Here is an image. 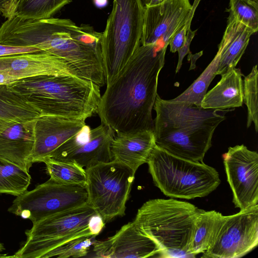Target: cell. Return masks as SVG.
Instances as JSON below:
<instances>
[{
    "mask_svg": "<svg viewBox=\"0 0 258 258\" xmlns=\"http://www.w3.org/2000/svg\"><path fill=\"white\" fill-rule=\"evenodd\" d=\"M31 180L28 171L0 157V194L17 197L27 190Z\"/></svg>",
    "mask_w": 258,
    "mask_h": 258,
    "instance_id": "24",
    "label": "cell"
},
{
    "mask_svg": "<svg viewBox=\"0 0 258 258\" xmlns=\"http://www.w3.org/2000/svg\"><path fill=\"white\" fill-rule=\"evenodd\" d=\"M42 162L45 164L47 172L51 179L64 183L86 185L85 168L77 163L49 158Z\"/></svg>",
    "mask_w": 258,
    "mask_h": 258,
    "instance_id": "26",
    "label": "cell"
},
{
    "mask_svg": "<svg viewBox=\"0 0 258 258\" xmlns=\"http://www.w3.org/2000/svg\"><path fill=\"white\" fill-rule=\"evenodd\" d=\"M155 185L169 197L194 199L209 195L219 185L218 171L203 162L170 154L156 145L147 162Z\"/></svg>",
    "mask_w": 258,
    "mask_h": 258,
    "instance_id": "6",
    "label": "cell"
},
{
    "mask_svg": "<svg viewBox=\"0 0 258 258\" xmlns=\"http://www.w3.org/2000/svg\"><path fill=\"white\" fill-rule=\"evenodd\" d=\"M102 33L69 19L34 20L16 16L0 27V44L33 47L64 59L84 78L100 87L105 83L101 42Z\"/></svg>",
    "mask_w": 258,
    "mask_h": 258,
    "instance_id": "2",
    "label": "cell"
},
{
    "mask_svg": "<svg viewBox=\"0 0 258 258\" xmlns=\"http://www.w3.org/2000/svg\"><path fill=\"white\" fill-rule=\"evenodd\" d=\"M144 13L141 0H113L101 42L106 85L114 80L141 45Z\"/></svg>",
    "mask_w": 258,
    "mask_h": 258,
    "instance_id": "7",
    "label": "cell"
},
{
    "mask_svg": "<svg viewBox=\"0 0 258 258\" xmlns=\"http://www.w3.org/2000/svg\"><path fill=\"white\" fill-rule=\"evenodd\" d=\"M86 126L85 120L82 119L49 115L36 117L32 163L42 162L65 142L81 133Z\"/></svg>",
    "mask_w": 258,
    "mask_h": 258,
    "instance_id": "15",
    "label": "cell"
},
{
    "mask_svg": "<svg viewBox=\"0 0 258 258\" xmlns=\"http://www.w3.org/2000/svg\"><path fill=\"white\" fill-rule=\"evenodd\" d=\"M249 1L258 4V0H249Z\"/></svg>",
    "mask_w": 258,
    "mask_h": 258,
    "instance_id": "40",
    "label": "cell"
},
{
    "mask_svg": "<svg viewBox=\"0 0 258 258\" xmlns=\"http://www.w3.org/2000/svg\"><path fill=\"white\" fill-rule=\"evenodd\" d=\"M155 146L153 131L116 135L111 145L112 160L126 165L136 172L141 165L147 163Z\"/></svg>",
    "mask_w": 258,
    "mask_h": 258,
    "instance_id": "19",
    "label": "cell"
},
{
    "mask_svg": "<svg viewBox=\"0 0 258 258\" xmlns=\"http://www.w3.org/2000/svg\"><path fill=\"white\" fill-rule=\"evenodd\" d=\"M114 137L113 131L105 124L101 123L93 129L87 125L48 158L75 163L84 168L109 162L112 160L111 145Z\"/></svg>",
    "mask_w": 258,
    "mask_h": 258,
    "instance_id": "13",
    "label": "cell"
},
{
    "mask_svg": "<svg viewBox=\"0 0 258 258\" xmlns=\"http://www.w3.org/2000/svg\"><path fill=\"white\" fill-rule=\"evenodd\" d=\"M87 203L85 186L61 183L50 178L32 190L16 197L8 211L34 223Z\"/></svg>",
    "mask_w": 258,
    "mask_h": 258,
    "instance_id": "10",
    "label": "cell"
},
{
    "mask_svg": "<svg viewBox=\"0 0 258 258\" xmlns=\"http://www.w3.org/2000/svg\"><path fill=\"white\" fill-rule=\"evenodd\" d=\"M19 0H0V14L8 19L16 16Z\"/></svg>",
    "mask_w": 258,
    "mask_h": 258,
    "instance_id": "33",
    "label": "cell"
},
{
    "mask_svg": "<svg viewBox=\"0 0 258 258\" xmlns=\"http://www.w3.org/2000/svg\"><path fill=\"white\" fill-rule=\"evenodd\" d=\"M219 58V54L217 52L212 61L193 83L181 94L171 100L201 107L208 87L216 76Z\"/></svg>",
    "mask_w": 258,
    "mask_h": 258,
    "instance_id": "25",
    "label": "cell"
},
{
    "mask_svg": "<svg viewBox=\"0 0 258 258\" xmlns=\"http://www.w3.org/2000/svg\"><path fill=\"white\" fill-rule=\"evenodd\" d=\"M225 216L214 210H202L196 219L193 236L188 249V253L192 257L205 252L211 247Z\"/></svg>",
    "mask_w": 258,
    "mask_h": 258,
    "instance_id": "23",
    "label": "cell"
},
{
    "mask_svg": "<svg viewBox=\"0 0 258 258\" xmlns=\"http://www.w3.org/2000/svg\"><path fill=\"white\" fill-rule=\"evenodd\" d=\"M17 80L7 73L0 71V85L9 84Z\"/></svg>",
    "mask_w": 258,
    "mask_h": 258,
    "instance_id": "35",
    "label": "cell"
},
{
    "mask_svg": "<svg viewBox=\"0 0 258 258\" xmlns=\"http://www.w3.org/2000/svg\"><path fill=\"white\" fill-rule=\"evenodd\" d=\"M257 79L258 71L255 65L243 82V102L247 108V127H250L253 122L256 133L258 132Z\"/></svg>",
    "mask_w": 258,
    "mask_h": 258,
    "instance_id": "29",
    "label": "cell"
},
{
    "mask_svg": "<svg viewBox=\"0 0 258 258\" xmlns=\"http://www.w3.org/2000/svg\"><path fill=\"white\" fill-rule=\"evenodd\" d=\"M233 203L240 211L258 205V154L243 145L230 147L223 155Z\"/></svg>",
    "mask_w": 258,
    "mask_h": 258,
    "instance_id": "12",
    "label": "cell"
},
{
    "mask_svg": "<svg viewBox=\"0 0 258 258\" xmlns=\"http://www.w3.org/2000/svg\"><path fill=\"white\" fill-rule=\"evenodd\" d=\"M41 51L33 47L18 46L0 44V57Z\"/></svg>",
    "mask_w": 258,
    "mask_h": 258,
    "instance_id": "31",
    "label": "cell"
},
{
    "mask_svg": "<svg viewBox=\"0 0 258 258\" xmlns=\"http://www.w3.org/2000/svg\"><path fill=\"white\" fill-rule=\"evenodd\" d=\"M164 1V0H150V3L149 4L148 6H151L159 4Z\"/></svg>",
    "mask_w": 258,
    "mask_h": 258,
    "instance_id": "37",
    "label": "cell"
},
{
    "mask_svg": "<svg viewBox=\"0 0 258 258\" xmlns=\"http://www.w3.org/2000/svg\"><path fill=\"white\" fill-rule=\"evenodd\" d=\"M143 6L145 8L148 6L150 0H141Z\"/></svg>",
    "mask_w": 258,
    "mask_h": 258,
    "instance_id": "38",
    "label": "cell"
},
{
    "mask_svg": "<svg viewBox=\"0 0 258 258\" xmlns=\"http://www.w3.org/2000/svg\"><path fill=\"white\" fill-rule=\"evenodd\" d=\"M167 48L141 45L101 96L96 113L116 135L154 131L152 110Z\"/></svg>",
    "mask_w": 258,
    "mask_h": 258,
    "instance_id": "1",
    "label": "cell"
},
{
    "mask_svg": "<svg viewBox=\"0 0 258 258\" xmlns=\"http://www.w3.org/2000/svg\"><path fill=\"white\" fill-rule=\"evenodd\" d=\"M88 204L105 222L124 215L135 172L114 161L85 168Z\"/></svg>",
    "mask_w": 258,
    "mask_h": 258,
    "instance_id": "9",
    "label": "cell"
},
{
    "mask_svg": "<svg viewBox=\"0 0 258 258\" xmlns=\"http://www.w3.org/2000/svg\"><path fill=\"white\" fill-rule=\"evenodd\" d=\"M95 257L143 258L160 254V249L134 222L124 225L105 240H96L93 245Z\"/></svg>",
    "mask_w": 258,
    "mask_h": 258,
    "instance_id": "17",
    "label": "cell"
},
{
    "mask_svg": "<svg viewBox=\"0 0 258 258\" xmlns=\"http://www.w3.org/2000/svg\"><path fill=\"white\" fill-rule=\"evenodd\" d=\"M229 12L238 21L256 32L258 4L249 0H230Z\"/></svg>",
    "mask_w": 258,
    "mask_h": 258,
    "instance_id": "30",
    "label": "cell"
},
{
    "mask_svg": "<svg viewBox=\"0 0 258 258\" xmlns=\"http://www.w3.org/2000/svg\"><path fill=\"white\" fill-rule=\"evenodd\" d=\"M5 249V247L3 245V244L1 243H0V252L2 251Z\"/></svg>",
    "mask_w": 258,
    "mask_h": 258,
    "instance_id": "39",
    "label": "cell"
},
{
    "mask_svg": "<svg viewBox=\"0 0 258 258\" xmlns=\"http://www.w3.org/2000/svg\"><path fill=\"white\" fill-rule=\"evenodd\" d=\"M93 2L97 7L102 8L107 5L108 0H93Z\"/></svg>",
    "mask_w": 258,
    "mask_h": 258,
    "instance_id": "36",
    "label": "cell"
},
{
    "mask_svg": "<svg viewBox=\"0 0 258 258\" xmlns=\"http://www.w3.org/2000/svg\"><path fill=\"white\" fill-rule=\"evenodd\" d=\"M0 71L17 80L43 75H68L84 78L80 72L66 60L44 51L0 57Z\"/></svg>",
    "mask_w": 258,
    "mask_h": 258,
    "instance_id": "16",
    "label": "cell"
},
{
    "mask_svg": "<svg viewBox=\"0 0 258 258\" xmlns=\"http://www.w3.org/2000/svg\"><path fill=\"white\" fill-rule=\"evenodd\" d=\"M96 213L87 203L33 223L32 228L25 231V243L13 257L42 258L47 252L69 240L93 235L89 224Z\"/></svg>",
    "mask_w": 258,
    "mask_h": 258,
    "instance_id": "8",
    "label": "cell"
},
{
    "mask_svg": "<svg viewBox=\"0 0 258 258\" xmlns=\"http://www.w3.org/2000/svg\"><path fill=\"white\" fill-rule=\"evenodd\" d=\"M39 111L11 90L0 85V135L17 123L35 118Z\"/></svg>",
    "mask_w": 258,
    "mask_h": 258,
    "instance_id": "22",
    "label": "cell"
},
{
    "mask_svg": "<svg viewBox=\"0 0 258 258\" xmlns=\"http://www.w3.org/2000/svg\"><path fill=\"white\" fill-rule=\"evenodd\" d=\"M153 109L156 145L175 157L203 162L216 128L233 109H206L164 100L157 94Z\"/></svg>",
    "mask_w": 258,
    "mask_h": 258,
    "instance_id": "3",
    "label": "cell"
},
{
    "mask_svg": "<svg viewBox=\"0 0 258 258\" xmlns=\"http://www.w3.org/2000/svg\"><path fill=\"white\" fill-rule=\"evenodd\" d=\"M41 115L86 120L96 113L100 86L81 77L43 75L7 84Z\"/></svg>",
    "mask_w": 258,
    "mask_h": 258,
    "instance_id": "4",
    "label": "cell"
},
{
    "mask_svg": "<svg viewBox=\"0 0 258 258\" xmlns=\"http://www.w3.org/2000/svg\"><path fill=\"white\" fill-rule=\"evenodd\" d=\"M93 235H84L69 240L45 253L42 258L79 257L86 255L96 241Z\"/></svg>",
    "mask_w": 258,
    "mask_h": 258,
    "instance_id": "28",
    "label": "cell"
},
{
    "mask_svg": "<svg viewBox=\"0 0 258 258\" xmlns=\"http://www.w3.org/2000/svg\"><path fill=\"white\" fill-rule=\"evenodd\" d=\"M258 244V205L226 216L211 247L202 257L238 258Z\"/></svg>",
    "mask_w": 258,
    "mask_h": 258,
    "instance_id": "11",
    "label": "cell"
},
{
    "mask_svg": "<svg viewBox=\"0 0 258 258\" xmlns=\"http://www.w3.org/2000/svg\"><path fill=\"white\" fill-rule=\"evenodd\" d=\"M35 119L16 124L0 135V157L28 172L33 164Z\"/></svg>",
    "mask_w": 258,
    "mask_h": 258,
    "instance_id": "18",
    "label": "cell"
},
{
    "mask_svg": "<svg viewBox=\"0 0 258 258\" xmlns=\"http://www.w3.org/2000/svg\"><path fill=\"white\" fill-rule=\"evenodd\" d=\"M202 210L186 202L152 199L138 209L133 222L157 243L160 257H192L188 249Z\"/></svg>",
    "mask_w": 258,
    "mask_h": 258,
    "instance_id": "5",
    "label": "cell"
},
{
    "mask_svg": "<svg viewBox=\"0 0 258 258\" xmlns=\"http://www.w3.org/2000/svg\"><path fill=\"white\" fill-rule=\"evenodd\" d=\"M197 30L192 31L190 28L186 33V38L183 45L177 51L178 53V60L175 70V73H177L181 67L184 57L190 53L189 46L192 39L195 35Z\"/></svg>",
    "mask_w": 258,
    "mask_h": 258,
    "instance_id": "32",
    "label": "cell"
},
{
    "mask_svg": "<svg viewBox=\"0 0 258 258\" xmlns=\"http://www.w3.org/2000/svg\"><path fill=\"white\" fill-rule=\"evenodd\" d=\"M254 33L229 14L227 27L218 46L220 58L216 75H221L235 68Z\"/></svg>",
    "mask_w": 258,
    "mask_h": 258,
    "instance_id": "20",
    "label": "cell"
},
{
    "mask_svg": "<svg viewBox=\"0 0 258 258\" xmlns=\"http://www.w3.org/2000/svg\"><path fill=\"white\" fill-rule=\"evenodd\" d=\"M72 0H19L16 16L24 19H48Z\"/></svg>",
    "mask_w": 258,
    "mask_h": 258,
    "instance_id": "27",
    "label": "cell"
},
{
    "mask_svg": "<svg viewBox=\"0 0 258 258\" xmlns=\"http://www.w3.org/2000/svg\"><path fill=\"white\" fill-rule=\"evenodd\" d=\"M242 76L240 70L235 68L221 75L219 82L206 93L201 107L227 109L241 107L243 103Z\"/></svg>",
    "mask_w": 258,
    "mask_h": 258,
    "instance_id": "21",
    "label": "cell"
},
{
    "mask_svg": "<svg viewBox=\"0 0 258 258\" xmlns=\"http://www.w3.org/2000/svg\"><path fill=\"white\" fill-rule=\"evenodd\" d=\"M191 8L189 0H164L145 7L141 45L167 47L171 38L188 19Z\"/></svg>",
    "mask_w": 258,
    "mask_h": 258,
    "instance_id": "14",
    "label": "cell"
},
{
    "mask_svg": "<svg viewBox=\"0 0 258 258\" xmlns=\"http://www.w3.org/2000/svg\"><path fill=\"white\" fill-rule=\"evenodd\" d=\"M104 224L105 222L102 217L96 213L92 216L89 221V227L92 234L97 236L104 227Z\"/></svg>",
    "mask_w": 258,
    "mask_h": 258,
    "instance_id": "34",
    "label": "cell"
}]
</instances>
